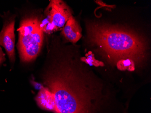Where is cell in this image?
<instances>
[{
    "label": "cell",
    "mask_w": 151,
    "mask_h": 113,
    "mask_svg": "<svg viewBox=\"0 0 151 113\" xmlns=\"http://www.w3.org/2000/svg\"><path fill=\"white\" fill-rule=\"evenodd\" d=\"M15 17L13 16L5 21L0 32V45L5 48L12 63L15 61Z\"/></svg>",
    "instance_id": "obj_4"
},
{
    "label": "cell",
    "mask_w": 151,
    "mask_h": 113,
    "mask_svg": "<svg viewBox=\"0 0 151 113\" xmlns=\"http://www.w3.org/2000/svg\"><path fill=\"white\" fill-rule=\"evenodd\" d=\"M50 22L55 28L63 27L69 19L72 17L69 7L62 1L53 0L50 4Z\"/></svg>",
    "instance_id": "obj_5"
},
{
    "label": "cell",
    "mask_w": 151,
    "mask_h": 113,
    "mask_svg": "<svg viewBox=\"0 0 151 113\" xmlns=\"http://www.w3.org/2000/svg\"><path fill=\"white\" fill-rule=\"evenodd\" d=\"M82 59H82V61H84L89 65H93V66H99L100 65H101L102 63L95 59L93 57V55H89L87 58H83Z\"/></svg>",
    "instance_id": "obj_9"
},
{
    "label": "cell",
    "mask_w": 151,
    "mask_h": 113,
    "mask_svg": "<svg viewBox=\"0 0 151 113\" xmlns=\"http://www.w3.org/2000/svg\"><path fill=\"white\" fill-rule=\"evenodd\" d=\"M87 34L90 41L112 61L129 59L138 65L145 58V42L132 31L106 24H91L87 26Z\"/></svg>",
    "instance_id": "obj_2"
},
{
    "label": "cell",
    "mask_w": 151,
    "mask_h": 113,
    "mask_svg": "<svg viewBox=\"0 0 151 113\" xmlns=\"http://www.w3.org/2000/svg\"><path fill=\"white\" fill-rule=\"evenodd\" d=\"M5 54L3 53L2 48L0 47V64L5 61Z\"/></svg>",
    "instance_id": "obj_10"
},
{
    "label": "cell",
    "mask_w": 151,
    "mask_h": 113,
    "mask_svg": "<svg viewBox=\"0 0 151 113\" xmlns=\"http://www.w3.org/2000/svg\"><path fill=\"white\" fill-rule=\"evenodd\" d=\"M19 34L18 46L20 57L23 62L35 59L40 53L43 41V31L40 20L36 17L22 20L17 30Z\"/></svg>",
    "instance_id": "obj_3"
},
{
    "label": "cell",
    "mask_w": 151,
    "mask_h": 113,
    "mask_svg": "<svg viewBox=\"0 0 151 113\" xmlns=\"http://www.w3.org/2000/svg\"><path fill=\"white\" fill-rule=\"evenodd\" d=\"M47 73L45 84L54 96L58 113H92L93 92L68 65L57 66Z\"/></svg>",
    "instance_id": "obj_1"
},
{
    "label": "cell",
    "mask_w": 151,
    "mask_h": 113,
    "mask_svg": "<svg viewBox=\"0 0 151 113\" xmlns=\"http://www.w3.org/2000/svg\"><path fill=\"white\" fill-rule=\"evenodd\" d=\"M81 31L80 26L72 16L66 23L62 33L67 40L75 43L81 38Z\"/></svg>",
    "instance_id": "obj_7"
},
{
    "label": "cell",
    "mask_w": 151,
    "mask_h": 113,
    "mask_svg": "<svg viewBox=\"0 0 151 113\" xmlns=\"http://www.w3.org/2000/svg\"><path fill=\"white\" fill-rule=\"evenodd\" d=\"M117 66L119 69L133 70L134 69L135 64L133 61L129 59H124L119 61Z\"/></svg>",
    "instance_id": "obj_8"
},
{
    "label": "cell",
    "mask_w": 151,
    "mask_h": 113,
    "mask_svg": "<svg viewBox=\"0 0 151 113\" xmlns=\"http://www.w3.org/2000/svg\"><path fill=\"white\" fill-rule=\"evenodd\" d=\"M33 85L36 89H39V90H40L43 87L42 85H41L40 84H39L37 82H33Z\"/></svg>",
    "instance_id": "obj_11"
},
{
    "label": "cell",
    "mask_w": 151,
    "mask_h": 113,
    "mask_svg": "<svg viewBox=\"0 0 151 113\" xmlns=\"http://www.w3.org/2000/svg\"><path fill=\"white\" fill-rule=\"evenodd\" d=\"M36 100L40 107L58 113L54 96L48 88L43 86L37 95Z\"/></svg>",
    "instance_id": "obj_6"
}]
</instances>
